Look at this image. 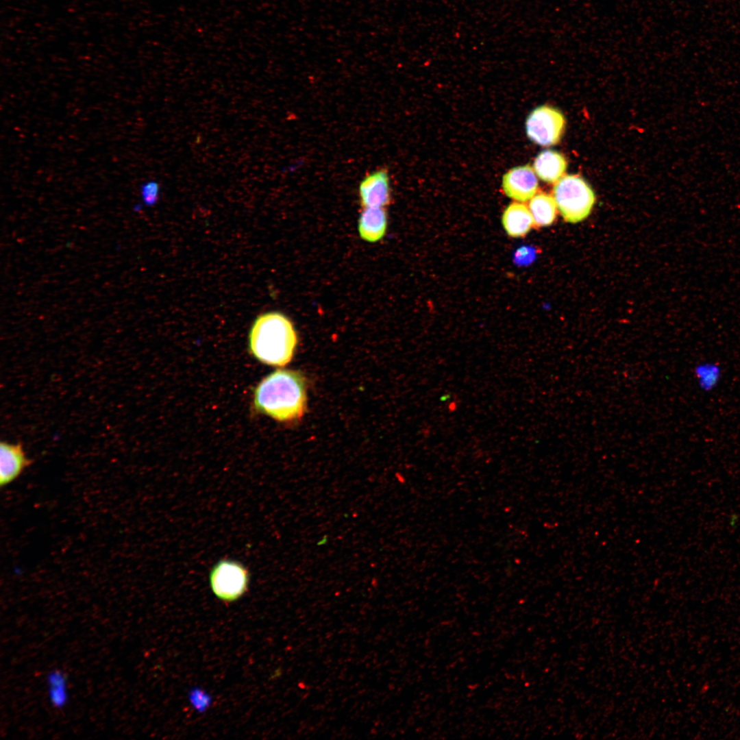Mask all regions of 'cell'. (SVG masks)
<instances>
[{
  "label": "cell",
  "mask_w": 740,
  "mask_h": 740,
  "mask_svg": "<svg viewBox=\"0 0 740 740\" xmlns=\"http://www.w3.org/2000/svg\"><path fill=\"white\" fill-rule=\"evenodd\" d=\"M502 221L506 233L512 237L525 236L534 224L530 209L526 205L517 202L513 203L506 208Z\"/></svg>",
  "instance_id": "cell-11"
},
{
  "label": "cell",
  "mask_w": 740,
  "mask_h": 740,
  "mask_svg": "<svg viewBox=\"0 0 740 740\" xmlns=\"http://www.w3.org/2000/svg\"><path fill=\"white\" fill-rule=\"evenodd\" d=\"M566 125L563 114L550 106H541L529 114L526 122V134L533 143L549 147L561 139Z\"/></svg>",
  "instance_id": "cell-4"
},
{
  "label": "cell",
  "mask_w": 740,
  "mask_h": 740,
  "mask_svg": "<svg viewBox=\"0 0 740 740\" xmlns=\"http://www.w3.org/2000/svg\"><path fill=\"white\" fill-rule=\"evenodd\" d=\"M33 463L21 443H0V485L3 488L16 480Z\"/></svg>",
  "instance_id": "cell-8"
},
{
  "label": "cell",
  "mask_w": 740,
  "mask_h": 740,
  "mask_svg": "<svg viewBox=\"0 0 740 740\" xmlns=\"http://www.w3.org/2000/svg\"><path fill=\"white\" fill-rule=\"evenodd\" d=\"M695 374L700 387L708 391L718 383L720 370L718 366L713 364H701L695 368Z\"/></svg>",
  "instance_id": "cell-14"
},
{
  "label": "cell",
  "mask_w": 740,
  "mask_h": 740,
  "mask_svg": "<svg viewBox=\"0 0 740 740\" xmlns=\"http://www.w3.org/2000/svg\"><path fill=\"white\" fill-rule=\"evenodd\" d=\"M553 195L560 214L571 223L585 219L595 202L591 186L578 175L563 176L556 182Z\"/></svg>",
  "instance_id": "cell-3"
},
{
  "label": "cell",
  "mask_w": 740,
  "mask_h": 740,
  "mask_svg": "<svg viewBox=\"0 0 740 740\" xmlns=\"http://www.w3.org/2000/svg\"><path fill=\"white\" fill-rule=\"evenodd\" d=\"M535 251L528 247H523L516 251L515 261L520 264H527L533 260L535 257Z\"/></svg>",
  "instance_id": "cell-16"
},
{
  "label": "cell",
  "mask_w": 740,
  "mask_h": 740,
  "mask_svg": "<svg viewBox=\"0 0 740 740\" xmlns=\"http://www.w3.org/2000/svg\"><path fill=\"white\" fill-rule=\"evenodd\" d=\"M306 385L297 371L278 369L264 378L254 391L258 411L280 421L299 419L306 408Z\"/></svg>",
  "instance_id": "cell-1"
},
{
  "label": "cell",
  "mask_w": 740,
  "mask_h": 740,
  "mask_svg": "<svg viewBox=\"0 0 740 740\" xmlns=\"http://www.w3.org/2000/svg\"><path fill=\"white\" fill-rule=\"evenodd\" d=\"M160 186L158 181L150 180L140 186V193L143 203L147 206H153L158 201Z\"/></svg>",
  "instance_id": "cell-15"
},
{
  "label": "cell",
  "mask_w": 740,
  "mask_h": 740,
  "mask_svg": "<svg viewBox=\"0 0 740 740\" xmlns=\"http://www.w3.org/2000/svg\"><path fill=\"white\" fill-rule=\"evenodd\" d=\"M358 191L363 208L387 206L391 198L388 171L380 169L367 175L360 182Z\"/></svg>",
  "instance_id": "cell-6"
},
{
  "label": "cell",
  "mask_w": 740,
  "mask_h": 740,
  "mask_svg": "<svg viewBox=\"0 0 740 740\" xmlns=\"http://www.w3.org/2000/svg\"><path fill=\"white\" fill-rule=\"evenodd\" d=\"M529 209L537 227L550 225L556 217L557 206L554 197L546 193L535 195L530 201Z\"/></svg>",
  "instance_id": "cell-12"
},
{
  "label": "cell",
  "mask_w": 740,
  "mask_h": 740,
  "mask_svg": "<svg viewBox=\"0 0 740 740\" xmlns=\"http://www.w3.org/2000/svg\"><path fill=\"white\" fill-rule=\"evenodd\" d=\"M297 336L291 321L279 312L260 314L249 335V349L260 362L283 367L292 359Z\"/></svg>",
  "instance_id": "cell-2"
},
{
  "label": "cell",
  "mask_w": 740,
  "mask_h": 740,
  "mask_svg": "<svg viewBox=\"0 0 740 740\" xmlns=\"http://www.w3.org/2000/svg\"><path fill=\"white\" fill-rule=\"evenodd\" d=\"M535 171L529 164L510 169L502 178V188L510 198L526 201L536 193L539 186Z\"/></svg>",
  "instance_id": "cell-7"
},
{
  "label": "cell",
  "mask_w": 740,
  "mask_h": 740,
  "mask_svg": "<svg viewBox=\"0 0 740 740\" xmlns=\"http://www.w3.org/2000/svg\"><path fill=\"white\" fill-rule=\"evenodd\" d=\"M46 683L51 705L57 709L65 707L69 698L66 674L59 669L51 670L47 675Z\"/></svg>",
  "instance_id": "cell-13"
},
{
  "label": "cell",
  "mask_w": 740,
  "mask_h": 740,
  "mask_svg": "<svg viewBox=\"0 0 740 740\" xmlns=\"http://www.w3.org/2000/svg\"><path fill=\"white\" fill-rule=\"evenodd\" d=\"M387 227L385 208H365L358 220V232L362 239L370 243L381 240Z\"/></svg>",
  "instance_id": "cell-9"
},
{
  "label": "cell",
  "mask_w": 740,
  "mask_h": 740,
  "mask_svg": "<svg viewBox=\"0 0 740 740\" xmlns=\"http://www.w3.org/2000/svg\"><path fill=\"white\" fill-rule=\"evenodd\" d=\"M209 579L210 587L218 598L233 602L247 591L249 574L241 563L222 560L214 566Z\"/></svg>",
  "instance_id": "cell-5"
},
{
  "label": "cell",
  "mask_w": 740,
  "mask_h": 740,
  "mask_svg": "<svg viewBox=\"0 0 740 740\" xmlns=\"http://www.w3.org/2000/svg\"><path fill=\"white\" fill-rule=\"evenodd\" d=\"M567 162L564 156L552 149L541 151L535 158L533 169L539 177L547 183H556L564 175Z\"/></svg>",
  "instance_id": "cell-10"
}]
</instances>
